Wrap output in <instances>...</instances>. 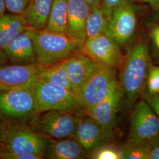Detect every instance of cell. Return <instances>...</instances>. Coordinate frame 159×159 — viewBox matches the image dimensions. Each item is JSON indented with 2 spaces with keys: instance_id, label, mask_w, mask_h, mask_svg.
Here are the masks:
<instances>
[{
  "instance_id": "1",
  "label": "cell",
  "mask_w": 159,
  "mask_h": 159,
  "mask_svg": "<svg viewBox=\"0 0 159 159\" xmlns=\"http://www.w3.org/2000/svg\"><path fill=\"white\" fill-rule=\"evenodd\" d=\"M151 58L148 44L141 41L130 52L123 64L120 85L126 96L129 107H132L146 85Z\"/></svg>"
},
{
  "instance_id": "2",
  "label": "cell",
  "mask_w": 159,
  "mask_h": 159,
  "mask_svg": "<svg viewBox=\"0 0 159 159\" xmlns=\"http://www.w3.org/2000/svg\"><path fill=\"white\" fill-rule=\"evenodd\" d=\"M31 35L39 66L63 61L82 49L83 44L67 34L31 29Z\"/></svg>"
},
{
  "instance_id": "3",
  "label": "cell",
  "mask_w": 159,
  "mask_h": 159,
  "mask_svg": "<svg viewBox=\"0 0 159 159\" xmlns=\"http://www.w3.org/2000/svg\"><path fill=\"white\" fill-rule=\"evenodd\" d=\"M37 114L51 110L85 113L79 98L73 91L54 85L40 76L31 85Z\"/></svg>"
},
{
  "instance_id": "4",
  "label": "cell",
  "mask_w": 159,
  "mask_h": 159,
  "mask_svg": "<svg viewBox=\"0 0 159 159\" xmlns=\"http://www.w3.org/2000/svg\"><path fill=\"white\" fill-rule=\"evenodd\" d=\"M48 139L40 132L29 128L7 121L0 123L1 152L16 154H38L44 156Z\"/></svg>"
},
{
  "instance_id": "5",
  "label": "cell",
  "mask_w": 159,
  "mask_h": 159,
  "mask_svg": "<svg viewBox=\"0 0 159 159\" xmlns=\"http://www.w3.org/2000/svg\"><path fill=\"white\" fill-rule=\"evenodd\" d=\"M119 84L115 68L97 63L81 92L84 110L103 100Z\"/></svg>"
},
{
  "instance_id": "6",
  "label": "cell",
  "mask_w": 159,
  "mask_h": 159,
  "mask_svg": "<svg viewBox=\"0 0 159 159\" xmlns=\"http://www.w3.org/2000/svg\"><path fill=\"white\" fill-rule=\"evenodd\" d=\"M85 113L51 110L38 118L35 127L39 132L52 139L75 137L80 120Z\"/></svg>"
},
{
  "instance_id": "7",
  "label": "cell",
  "mask_w": 159,
  "mask_h": 159,
  "mask_svg": "<svg viewBox=\"0 0 159 159\" xmlns=\"http://www.w3.org/2000/svg\"><path fill=\"white\" fill-rule=\"evenodd\" d=\"M159 135V117L144 99L137 102L131 116L128 142L146 143Z\"/></svg>"
},
{
  "instance_id": "8",
  "label": "cell",
  "mask_w": 159,
  "mask_h": 159,
  "mask_svg": "<svg viewBox=\"0 0 159 159\" xmlns=\"http://www.w3.org/2000/svg\"><path fill=\"white\" fill-rule=\"evenodd\" d=\"M35 114L34 94L31 87L0 91V117L21 120Z\"/></svg>"
},
{
  "instance_id": "9",
  "label": "cell",
  "mask_w": 159,
  "mask_h": 159,
  "mask_svg": "<svg viewBox=\"0 0 159 159\" xmlns=\"http://www.w3.org/2000/svg\"><path fill=\"white\" fill-rule=\"evenodd\" d=\"M137 16L134 8L128 1L117 8L108 21L106 35L120 46L129 43L134 35Z\"/></svg>"
},
{
  "instance_id": "10",
  "label": "cell",
  "mask_w": 159,
  "mask_h": 159,
  "mask_svg": "<svg viewBox=\"0 0 159 159\" xmlns=\"http://www.w3.org/2000/svg\"><path fill=\"white\" fill-rule=\"evenodd\" d=\"M81 51L97 63L116 68L123 61L120 45L106 34H101L85 40Z\"/></svg>"
},
{
  "instance_id": "11",
  "label": "cell",
  "mask_w": 159,
  "mask_h": 159,
  "mask_svg": "<svg viewBox=\"0 0 159 159\" xmlns=\"http://www.w3.org/2000/svg\"><path fill=\"white\" fill-rule=\"evenodd\" d=\"M39 77L36 64L0 66V91L31 87Z\"/></svg>"
},
{
  "instance_id": "12",
  "label": "cell",
  "mask_w": 159,
  "mask_h": 159,
  "mask_svg": "<svg viewBox=\"0 0 159 159\" xmlns=\"http://www.w3.org/2000/svg\"><path fill=\"white\" fill-rule=\"evenodd\" d=\"M123 94V91L119 83L103 100L85 110V113L105 130L114 134L117 114Z\"/></svg>"
},
{
  "instance_id": "13",
  "label": "cell",
  "mask_w": 159,
  "mask_h": 159,
  "mask_svg": "<svg viewBox=\"0 0 159 159\" xmlns=\"http://www.w3.org/2000/svg\"><path fill=\"white\" fill-rule=\"evenodd\" d=\"M85 115L80 119L75 137L82 146L87 157L97 148L111 143L114 134L105 130L95 120Z\"/></svg>"
},
{
  "instance_id": "14",
  "label": "cell",
  "mask_w": 159,
  "mask_h": 159,
  "mask_svg": "<svg viewBox=\"0 0 159 159\" xmlns=\"http://www.w3.org/2000/svg\"><path fill=\"white\" fill-rule=\"evenodd\" d=\"M64 64L73 90L80 100L82 89L97 63L81 51L64 60Z\"/></svg>"
},
{
  "instance_id": "15",
  "label": "cell",
  "mask_w": 159,
  "mask_h": 159,
  "mask_svg": "<svg viewBox=\"0 0 159 159\" xmlns=\"http://www.w3.org/2000/svg\"><path fill=\"white\" fill-rule=\"evenodd\" d=\"M3 51L14 64H37L36 51L30 27L10 42Z\"/></svg>"
},
{
  "instance_id": "16",
  "label": "cell",
  "mask_w": 159,
  "mask_h": 159,
  "mask_svg": "<svg viewBox=\"0 0 159 159\" xmlns=\"http://www.w3.org/2000/svg\"><path fill=\"white\" fill-rule=\"evenodd\" d=\"M67 34L83 46L86 40L85 25L91 7L84 0H67Z\"/></svg>"
},
{
  "instance_id": "17",
  "label": "cell",
  "mask_w": 159,
  "mask_h": 159,
  "mask_svg": "<svg viewBox=\"0 0 159 159\" xmlns=\"http://www.w3.org/2000/svg\"><path fill=\"white\" fill-rule=\"evenodd\" d=\"M44 157L50 159H83L87 154L75 137L49 138Z\"/></svg>"
},
{
  "instance_id": "18",
  "label": "cell",
  "mask_w": 159,
  "mask_h": 159,
  "mask_svg": "<svg viewBox=\"0 0 159 159\" xmlns=\"http://www.w3.org/2000/svg\"><path fill=\"white\" fill-rule=\"evenodd\" d=\"M54 0H28L22 14L31 29L40 30L46 28Z\"/></svg>"
},
{
  "instance_id": "19",
  "label": "cell",
  "mask_w": 159,
  "mask_h": 159,
  "mask_svg": "<svg viewBox=\"0 0 159 159\" xmlns=\"http://www.w3.org/2000/svg\"><path fill=\"white\" fill-rule=\"evenodd\" d=\"M22 15L4 14L0 17V49L2 50L29 28Z\"/></svg>"
},
{
  "instance_id": "20",
  "label": "cell",
  "mask_w": 159,
  "mask_h": 159,
  "mask_svg": "<svg viewBox=\"0 0 159 159\" xmlns=\"http://www.w3.org/2000/svg\"><path fill=\"white\" fill-rule=\"evenodd\" d=\"M67 0H54L45 29L60 33L67 34Z\"/></svg>"
},
{
  "instance_id": "21",
  "label": "cell",
  "mask_w": 159,
  "mask_h": 159,
  "mask_svg": "<svg viewBox=\"0 0 159 159\" xmlns=\"http://www.w3.org/2000/svg\"><path fill=\"white\" fill-rule=\"evenodd\" d=\"M38 66L39 74L41 78L51 84L73 91L65 69L64 60L47 66Z\"/></svg>"
},
{
  "instance_id": "22",
  "label": "cell",
  "mask_w": 159,
  "mask_h": 159,
  "mask_svg": "<svg viewBox=\"0 0 159 159\" xmlns=\"http://www.w3.org/2000/svg\"><path fill=\"white\" fill-rule=\"evenodd\" d=\"M108 21V18L102 12L100 6L91 8L85 25L86 39L106 34Z\"/></svg>"
},
{
  "instance_id": "23",
  "label": "cell",
  "mask_w": 159,
  "mask_h": 159,
  "mask_svg": "<svg viewBox=\"0 0 159 159\" xmlns=\"http://www.w3.org/2000/svg\"><path fill=\"white\" fill-rule=\"evenodd\" d=\"M150 151L149 142H129L121 148L122 159H148Z\"/></svg>"
},
{
  "instance_id": "24",
  "label": "cell",
  "mask_w": 159,
  "mask_h": 159,
  "mask_svg": "<svg viewBox=\"0 0 159 159\" xmlns=\"http://www.w3.org/2000/svg\"><path fill=\"white\" fill-rule=\"evenodd\" d=\"M89 159H122L121 148H119L112 143L104 144L87 156Z\"/></svg>"
},
{
  "instance_id": "25",
  "label": "cell",
  "mask_w": 159,
  "mask_h": 159,
  "mask_svg": "<svg viewBox=\"0 0 159 159\" xmlns=\"http://www.w3.org/2000/svg\"><path fill=\"white\" fill-rule=\"evenodd\" d=\"M146 84L148 92L150 94L159 93V66L151 64L148 73Z\"/></svg>"
},
{
  "instance_id": "26",
  "label": "cell",
  "mask_w": 159,
  "mask_h": 159,
  "mask_svg": "<svg viewBox=\"0 0 159 159\" xmlns=\"http://www.w3.org/2000/svg\"><path fill=\"white\" fill-rule=\"evenodd\" d=\"M7 11L10 13L22 15L28 0H4Z\"/></svg>"
},
{
  "instance_id": "27",
  "label": "cell",
  "mask_w": 159,
  "mask_h": 159,
  "mask_svg": "<svg viewBox=\"0 0 159 159\" xmlns=\"http://www.w3.org/2000/svg\"><path fill=\"white\" fill-rule=\"evenodd\" d=\"M127 0H102L100 8L108 20L114 11Z\"/></svg>"
},
{
  "instance_id": "28",
  "label": "cell",
  "mask_w": 159,
  "mask_h": 159,
  "mask_svg": "<svg viewBox=\"0 0 159 159\" xmlns=\"http://www.w3.org/2000/svg\"><path fill=\"white\" fill-rule=\"evenodd\" d=\"M44 156L34 153L10 154L0 152V159H43Z\"/></svg>"
},
{
  "instance_id": "29",
  "label": "cell",
  "mask_w": 159,
  "mask_h": 159,
  "mask_svg": "<svg viewBox=\"0 0 159 159\" xmlns=\"http://www.w3.org/2000/svg\"><path fill=\"white\" fill-rule=\"evenodd\" d=\"M143 99L150 105L159 117V93L150 94L148 92L142 93Z\"/></svg>"
},
{
  "instance_id": "30",
  "label": "cell",
  "mask_w": 159,
  "mask_h": 159,
  "mask_svg": "<svg viewBox=\"0 0 159 159\" xmlns=\"http://www.w3.org/2000/svg\"><path fill=\"white\" fill-rule=\"evenodd\" d=\"M150 151L148 159H159V135L149 142Z\"/></svg>"
},
{
  "instance_id": "31",
  "label": "cell",
  "mask_w": 159,
  "mask_h": 159,
  "mask_svg": "<svg viewBox=\"0 0 159 159\" xmlns=\"http://www.w3.org/2000/svg\"><path fill=\"white\" fill-rule=\"evenodd\" d=\"M150 35L154 44L159 51V25H157L152 29Z\"/></svg>"
},
{
  "instance_id": "32",
  "label": "cell",
  "mask_w": 159,
  "mask_h": 159,
  "mask_svg": "<svg viewBox=\"0 0 159 159\" xmlns=\"http://www.w3.org/2000/svg\"><path fill=\"white\" fill-rule=\"evenodd\" d=\"M84 1L91 7V8L98 6H100V4L102 2V0H84Z\"/></svg>"
},
{
  "instance_id": "33",
  "label": "cell",
  "mask_w": 159,
  "mask_h": 159,
  "mask_svg": "<svg viewBox=\"0 0 159 159\" xmlns=\"http://www.w3.org/2000/svg\"><path fill=\"white\" fill-rule=\"evenodd\" d=\"M7 7L4 0H0V17L6 14Z\"/></svg>"
},
{
  "instance_id": "34",
  "label": "cell",
  "mask_w": 159,
  "mask_h": 159,
  "mask_svg": "<svg viewBox=\"0 0 159 159\" xmlns=\"http://www.w3.org/2000/svg\"><path fill=\"white\" fill-rule=\"evenodd\" d=\"M7 57L4 51L0 49V66L4 64L7 60Z\"/></svg>"
},
{
  "instance_id": "35",
  "label": "cell",
  "mask_w": 159,
  "mask_h": 159,
  "mask_svg": "<svg viewBox=\"0 0 159 159\" xmlns=\"http://www.w3.org/2000/svg\"><path fill=\"white\" fill-rule=\"evenodd\" d=\"M142 1L151 4L152 5L154 6L155 7H157V4H159V0H142Z\"/></svg>"
},
{
  "instance_id": "36",
  "label": "cell",
  "mask_w": 159,
  "mask_h": 159,
  "mask_svg": "<svg viewBox=\"0 0 159 159\" xmlns=\"http://www.w3.org/2000/svg\"><path fill=\"white\" fill-rule=\"evenodd\" d=\"M159 4H157V7H156V8H159Z\"/></svg>"
},
{
  "instance_id": "37",
  "label": "cell",
  "mask_w": 159,
  "mask_h": 159,
  "mask_svg": "<svg viewBox=\"0 0 159 159\" xmlns=\"http://www.w3.org/2000/svg\"><path fill=\"white\" fill-rule=\"evenodd\" d=\"M1 144H0V152H1Z\"/></svg>"
},
{
  "instance_id": "38",
  "label": "cell",
  "mask_w": 159,
  "mask_h": 159,
  "mask_svg": "<svg viewBox=\"0 0 159 159\" xmlns=\"http://www.w3.org/2000/svg\"></svg>"
}]
</instances>
